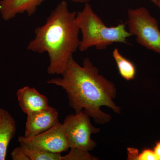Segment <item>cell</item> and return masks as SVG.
I'll return each instance as SVG.
<instances>
[{
  "instance_id": "13",
  "label": "cell",
  "mask_w": 160,
  "mask_h": 160,
  "mask_svg": "<svg viewBox=\"0 0 160 160\" xmlns=\"http://www.w3.org/2000/svg\"><path fill=\"white\" fill-rule=\"evenodd\" d=\"M68 154L62 156V160H92L97 159L89 153V151L70 148Z\"/></svg>"
},
{
  "instance_id": "14",
  "label": "cell",
  "mask_w": 160,
  "mask_h": 160,
  "mask_svg": "<svg viewBox=\"0 0 160 160\" xmlns=\"http://www.w3.org/2000/svg\"><path fill=\"white\" fill-rule=\"evenodd\" d=\"M138 160H158L153 149L146 148L139 152Z\"/></svg>"
},
{
  "instance_id": "20",
  "label": "cell",
  "mask_w": 160,
  "mask_h": 160,
  "mask_svg": "<svg viewBox=\"0 0 160 160\" xmlns=\"http://www.w3.org/2000/svg\"><path fill=\"white\" fill-rule=\"evenodd\" d=\"M151 1H152V2L153 3L155 2V1H156V0H151Z\"/></svg>"
},
{
  "instance_id": "18",
  "label": "cell",
  "mask_w": 160,
  "mask_h": 160,
  "mask_svg": "<svg viewBox=\"0 0 160 160\" xmlns=\"http://www.w3.org/2000/svg\"><path fill=\"white\" fill-rule=\"evenodd\" d=\"M73 2L79 3H89V2L91 1V0H69Z\"/></svg>"
},
{
  "instance_id": "2",
  "label": "cell",
  "mask_w": 160,
  "mask_h": 160,
  "mask_svg": "<svg viewBox=\"0 0 160 160\" xmlns=\"http://www.w3.org/2000/svg\"><path fill=\"white\" fill-rule=\"evenodd\" d=\"M77 12L69 11L67 2L62 0L50 12L42 26L35 30V37L27 47L28 51L46 52L49 58L47 72L62 74L70 58L78 49L80 32Z\"/></svg>"
},
{
  "instance_id": "5",
  "label": "cell",
  "mask_w": 160,
  "mask_h": 160,
  "mask_svg": "<svg viewBox=\"0 0 160 160\" xmlns=\"http://www.w3.org/2000/svg\"><path fill=\"white\" fill-rule=\"evenodd\" d=\"M62 125L69 148L90 151L96 147L91 136L98 133L100 129L92 124L90 117L83 110L67 115Z\"/></svg>"
},
{
  "instance_id": "15",
  "label": "cell",
  "mask_w": 160,
  "mask_h": 160,
  "mask_svg": "<svg viewBox=\"0 0 160 160\" xmlns=\"http://www.w3.org/2000/svg\"><path fill=\"white\" fill-rule=\"evenodd\" d=\"M11 157L12 160H30L20 146L16 147L12 150Z\"/></svg>"
},
{
  "instance_id": "8",
  "label": "cell",
  "mask_w": 160,
  "mask_h": 160,
  "mask_svg": "<svg viewBox=\"0 0 160 160\" xmlns=\"http://www.w3.org/2000/svg\"><path fill=\"white\" fill-rule=\"evenodd\" d=\"M16 96L21 110L27 115L50 106L46 96L40 93L35 88L29 86L18 89Z\"/></svg>"
},
{
  "instance_id": "4",
  "label": "cell",
  "mask_w": 160,
  "mask_h": 160,
  "mask_svg": "<svg viewBox=\"0 0 160 160\" xmlns=\"http://www.w3.org/2000/svg\"><path fill=\"white\" fill-rule=\"evenodd\" d=\"M128 31L146 49L160 55V31L156 19L144 7L128 11Z\"/></svg>"
},
{
  "instance_id": "19",
  "label": "cell",
  "mask_w": 160,
  "mask_h": 160,
  "mask_svg": "<svg viewBox=\"0 0 160 160\" xmlns=\"http://www.w3.org/2000/svg\"><path fill=\"white\" fill-rule=\"evenodd\" d=\"M153 3L158 7L160 10V0H156Z\"/></svg>"
},
{
  "instance_id": "10",
  "label": "cell",
  "mask_w": 160,
  "mask_h": 160,
  "mask_svg": "<svg viewBox=\"0 0 160 160\" xmlns=\"http://www.w3.org/2000/svg\"><path fill=\"white\" fill-rule=\"evenodd\" d=\"M16 129L14 118L7 110L0 107V160L6 159L8 146Z\"/></svg>"
},
{
  "instance_id": "3",
  "label": "cell",
  "mask_w": 160,
  "mask_h": 160,
  "mask_svg": "<svg viewBox=\"0 0 160 160\" xmlns=\"http://www.w3.org/2000/svg\"><path fill=\"white\" fill-rule=\"evenodd\" d=\"M76 21L82 35L78 48L81 52L93 46L103 50L114 43L126 44L127 38L132 36L123 23L116 26H106L89 3H85L82 10L77 13Z\"/></svg>"
},
{
  "instance_id": "17",
  "label": "cell",
  "mask_w": 160,
  "mask_h": 160,
  "mask_svg": "<svg viewBox=\"0 0 160 160\" xmlns=\"http://www.w3.org/2000/svg\"><path fill=\"white\" fill-rule=\"evenodd\" d=\"M158 160H160V141H158L155 143L153 149Z\"/></svg>"
},
{
  "instance_id": "7",
  "label": "cell",
  "mask_w": 160,
  "mask_h": 160,
  "mask_svg": "<svg viewBox=\"0 0 160 160\" xmlns=\"http://www.w3.org/2000/svg\"><path fill=\"white\" fill-rule=\"evenodd\" d=\"M24 136L32 137L48 130L58 122V112L49 106L27 115Z\"/></svg>"
},
{
  "instance_id": "16",
  "label": "cell",
  "mask_w": 160,
  "mask_h": 160,
  "mask_svg": "<svg viewBox=\"0 0 160 160\" xmlns=\"http://www.w3.org/2000/svg\"><path fill=\"white\" fill-rule=\"evenodd\" d=\"M128 159L132 160H138V157L139 152L137 149L133 148H128Z\"/></svg>"
},
{
  "instance_id": "11",
  "label": "cell",
  "mask_w": 160,
  "mask_h": 160,
  "mask_svg": "<svg viewBox=\"0 0 160 160\" xmlns=\"http://www.w3.org/2000/svg\"><path fill=\"white\" fill-rule=\"evenodd\" d=\"M112 56L121 77L126 81L134 79L136 74V69L134 64L122 55L117 48L114 49L112 52Z\"/></svg>"
},
{
  "instance_id": "6",
  "label": "cell",
  "mask_w": 160,
  "mask_h": 160,
  "mask_svg": "<svg viewBox=\"0 0 160 160\" xmlns=\"http://www.w3.org/2000/svg\"><path fill=\"white\" fill-rule=\"evenodd\" d=\"M18 140L19 143L29 144L54 153H61L70 148L62 123L59 122L38 135L32 137L19 136Z\"/></svg>"
},
{
  "instance_id": "1",
  "label": "cell",
  "mask_w": 160,
  "mask_h": 160,
  "mask_svg": "<svg viewBox=\"0 0 160 160\" xmlns=\"http://www.w3.org/2000/svg\"><path fill=\"white\" fill-rule=\"evenodd\" d=\"M61 75L62 77L51 79L47 83L65 90L75 113L83 110L97 124H105L110 122L111 117L103 112L101 107L121 112V108L113 101L117 95L114 84L99 73L89 58L83 60L81 66L72 56Z\"/></svg>"
},
{
  "instance_id": "9",
  "label": "cell",
  "mask_w": 160,
  "mask_h": 160,
  "mask_svg": "<svg viewBox=\"0 0 160 160\" xmlns=\"http://www.w3.org/2000/svg\"><path fill=\"white\" fill-rule=\"evenodd\" d=\"M46 0H1L0 15L3 20L10 21L18 15L26 13L29 16L34 14Z\"/></svg>"
},
{
  "instance_id": "12",
  "label": "cell",
  "mask_w": 160,
  "mask_h": 160,
  "mask_svg": "<svg viewBox=\"0 0 160 160\" xmlns=\"http://www.w3.org/2000/svg\"><path fill=\"white\" fill-rule=\"evenodd\" d=\"M19 144L30 160H62V156L61 155V153L49 152L26 143Z\"/></svg>"
}]
</instances>
